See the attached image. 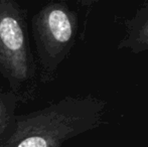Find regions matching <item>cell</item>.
<instances>
[{
    "instance_id": "cell-1",
    "label": "cell",
    "mask_w": 148,
    "mask_h": 147,
    "mask_svg": "<svg viewBox=\"0 0 148 147\" xmlns=\"http://www.w3.org/2000/svg\"><path fill=\"white\" fill-rule=\"evenodd\" d=\"M107 102L93 95L66 96L43 108L14 116L0 147H62L104 123Z\"/></svg>"
},
{
    "instance_id": "cell-2",
    "label": "cell",
    "mask_w": 148,
    "mask_h": 147,
    "mask_svg": "<svg viewBox=\"0 0 148 147\" xmlns=\"http://www.w3.org/2000/svg\"><path fill=\"white\" fill-rule=\"evenodd\" d=\"M28 32L27 9L15 0H0V75L20 103L34 98L39 81Z\"/></svg>"
},
{
    "instance_id": "cell-3",
    "label": "cell",
    "mask_w": 148,
    "mask_h": 147,
    "mask_svg": "<svg viewBox=\"0 0 148 147\" xmlns=\"http://www.w3.org/2000/svg\"><path fill=\"white\" fill-rule=\"evenodd\" d=\"M77 12L66 1H51L31 17L38 78L42 84L53 82L77 41Z\"/></svg>"
},
{
    "instance_id": "cell-4",
    "label": "cell",
    "mask_w": 148,
    "mask_h": 147,
    "mask_svg": "<svg viewBox=\"0 0 148 147\" xmlns=\"http://www.w3.org/2000/svg\"><path fill=\"white\" fill-rule=\"evenodd\" d=\"M125 36L118 43L117 49L140 53L148 51V1L137 8L131 18L125 21Z\"/></svg>"
},
{
    "instance_id": "cell-5",
    "label": "cell",
    "mask_w": 148,
    "mask_h": 147,
    "mask_svg": "<svg viewBox=\"0 0 148 147\" xmlns=\"http://www.w3.org/2000/svg\"><path fill=\"white\" fill-rule=\"evenodd\" d=\"M19 104L17 97L10 91L0 92V139L12 123Z\"/></svg>"
}]
</instances>
